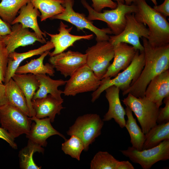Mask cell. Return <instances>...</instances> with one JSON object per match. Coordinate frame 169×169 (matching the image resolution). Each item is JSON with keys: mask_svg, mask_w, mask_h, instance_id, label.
<instances>
[{"mask_svg": "<svg viewBox=\"0 0 169 169\" xmlns=\"http://www.w3.org/2000/svg\"><path fill=\"white\" fill-rule=\"evenodd\" d=\"M63 103L50 94L32 101L35 117L39 119L49 117L52 123L54 121L56 115H60L61 110L64 108L62 106Z\"/></svg>", "mask_w": 169, "mask_h": 169, "instance_id": "obj_20", "label": "cell"}, {"mask_svg": "<svg viewBox=\"0 0 169 169\" xmlns=\"http://www.w3.org/2000/svg\"><path fill=\"white\" fill-rule=\"evenodd\" d=\"M120 151L132 162L140 165L142 169H149L157 162L169 159V140H164L150 149L139 151L129 146Z\"/></svg>", "mask_w": 169, "mask_h": 169, "instance_id": "obj_8", "label": "cell"}, {"mask_svg": "<svg viewBox=\"0 0 169 169\" xmlns=\"http://www.w3.org/2000/svg\"><path fill=\"white\" fill-rule=\"evenodd\" d=\"M49 51H46L39 58L32 59L25 65L19 66L15 73H31L35 75L38 74H48L50 76H54L55 70L53 66L50 63H47L45 64L43 63L45 58L49 54Z\"/></svg>", "mask_w": 169, "mask_h": 169, "instance_id": "obj_25", "label": "cell"}, {"mask_svg": "<svg viewBox=\"0 0 169 169\" xmlns=\"http://www.w3.org/2000/svg\"><path fill=\"white\" fill-rule=\"evenodd\" d=\"M101 81L86 64L66 80L63 94L65 96H74L79 93L94 92L100 86Z\"/></svg>", "mask_w": 169, "mask_h": 169, "instance_id": "obj_12", "label": "cell"}, {"mask_svg": "<svg viewBox=\"0 0 169 169\" xmlns=\"http://www.w3.org/2000/svg\"><path fill=\"white\" fill-rule=\"evenodd\" d=\"M61 149L65 154L79 161L81 154L84 151V146L83 141L79 137L72 135L69 139L65 140L62 143Z\"/></svg>", "mask_w": 169, "mask_h": 169, "instance_id": "obj_33", "label": "cell"}, {"mask_svg": "<svg viewBox=\"0 0 169 169\" xmlns=\"http://www.w3.org/2000/svg\"><path fill=\"white\" fill-rule=\"evenodd\" d=\"M126 19L123 30L117 35L109 36L108 41L113 45L119 43L129 44L140 52L144 51V48L140 39L143 37L148 38L149 34L148 28L136 20L134 13L126 14Z\"/></svg>", "mask_w": 169, "mask_h": 169, "instance_id": "obj_10", "label": "cell"}, {"mask_svg": "<svg viewBox=\"0 0 169 169\" xmlns=\"http://www.w3.org/2000/svg\"><path fill=\"white\" fill-rule=\"evenodd\" d=\"M0 122L2 127L15 138L28 133L32 120L19 109L7 103L0 108Z\"/></svg>", "mask_w": 169, "mask_h": 169, "instance_id": "obj_11", "label": "cell"}, {"mask_svg": "<svg viewBox=\"0 0 169 169\" xmlns=\"http://www.w3.org/2000/svg\"><path fill=\"white\" fill-rule=\"evenodd\" d=\"M134 167L128 161H120L119 169H134Z\"/></svg>", "mask_w": 169, "mask_h": 169, "instance_id": "obj_41", "label": "cell"}, {"mask_svg": "<svg viewBox=\"0 0 169 169\" xmlns=\"http://www.w3.org/2000/svg\"><path fill=\"white\" fill-rule=\"evenodd\" d=\"M49 61L57 71L66 78L86 64V55L70 50L50 57Z\"/></svg>", "mask_w": 169, "mask_h": 169, "instance_id": "obj_13", "label": "cell"}, {"mask_svg": "<svg viewBox=\"0 0 169 169\" xmlns=\"http://www.w3.org/2000/svg\"><path fill=\"white\" fill-rule=\"evenodd\" d=\"M104 121L96 114H87L78 117L67 132L68 135H74L83 141L84 151L88 150L92 144L101 134Z\"/></svg>", "mask_w": 169, "mask_h": 169, "instance_id": "obj_6", "label": "cell"}, {"mask_svg": "<svg viewBox=\"0 0 169 169\" xmlns=\"http://www.w3.org/2000/svg\"><path fill=\"white\" fill-rule=\"evenodd\" d=\"M30 0H1L0 3V17L11 25L21 8Z\"/></svg>", "mask_w": 169, "mask_h": 169, "instance_id": "obj_31", "label": "cell"}, {"mask_svg": "<svg viewBox=\"0 0 169 169\" xmlns=\"http://www.w3.org/2000/svg\"><path fill=\"white\" fill-rule=\"evenodd\" d=\"M152 2L155 5H157V3L156 0H151Z\"/></svg>", "mask_w": 169, "mask_h": 169, "instance_id": "obj_43", "label": "cell"}, {"mask_svg": "<svg viewBox=\"0 0 169 169\" xmlns=\"http://www.w3.org/2000/svg\"><path fill=\"white\" fill-rule=\"evenodd\" d=\"M134 3L137 8L134 13L136 19L148 27L147 39L150 44L154 47L169 44V23L166 17L149 5L146 0H137Z\"/></svg>", "mask_w": 169, "mask_h": 169, "instance_id": "obj_2", "label": "cell"}, {"mask_svg": "<svg viewBox=\"0 0 169 169\" xmlns=\"http://www.w3.org/2000/svg\"><path fill=\"white\" fill-rule=\"evenodd\" d=\"M0 40L5 44L9 54L15 51L20 46L32 44L36 41L42 44L46 43L39 38L34 32L29 31L28 28H23L20 23L13 25L11 32L2 36Z\"/></svg>", "mask_w": 169, "mask_h": 169, "instance_id": "obj_14", "label": "cell"}, {"mask_svg": "<svg viewBox=\"0 0 169 169\" xmlns=\"http://www.w3.org/2000/svg\"><path fill=\"white\" fill-rule=\"evenodd\" d=\"M120 90L118 87L114 85L110 86L105 90V97L109 103V108L102 120L104 121H106L113 119L120 127L123 128L125 124L126 112L120 101Z\"/></svg>", "mask_w": 169, "mask_h": 169, "instance_id": "obj_19", "label": "cell"}, {"mask_svg": "<svg viewBox=\"0 0 169 169\" xmlns=\"http://www.w3.org/2000/svg\"><path fill=\"white\" fill-rule=\"evenodd\" d=\"M169 96V70L157 75L150 81L145 93V96L159 108L164 98Z\"/></svg>", "mask_w": 169, "mask_h": 169, "instance_id": "obj_18", "label": "cell"}, {"mask_svg": "<svg viewBox=\"0 0 169 169\" xmlns=\"http://www.w3.org/2000/svg\"><path fill=\"white\" fill-rule=\"evenodd\" d=\"M11 27L10 24L4 21L0 17V39L2 36L11 32Z\"/></svg>", "mask_w": 169, "mask_h": 169, "instance_id": "obj_39", "label": "cell"}, {"mask_svg": "<svg viewBox=\"0 0 169 169\" xmlns=\"http://www.w3.org/2000/svg\"><path fill=\"white\" fill-rule=\"evenodd\" d=\"M42 146L28 140L27 145L19 152L20 166L23 169H40L35 163L33 158L34 153L38 152L43 153L44 149Z\"/></svg>", "mask_w": 169, "mask_h": 169, "instance_id": "obj_30", "label": "cell"}, {"mask_svg": "<svg viewBox=\"0 0 169 169\" xmlns=\"http://www.w3.org/2000/svg\"><path fill=\"white\" fill-rule=\"evenodd\" d=\"M33 120L28 133L26 137L32 141L43 147L47 146V139L50 136L58 135L66 140L65 136L53 127L50 118L46 117L39 119L35 116L30 117Z\"/></svg>", "mask_w": 169, "mask_h": 169, "instance_id": "obj_17", "label": "cell"}, {"mask_svg": "<svg viewBox=\"0 0 169 169\" xmlns=\"http://www.w3.org/2000/svg\"><path fill=\"white\" fill-rule=\"evenodd\" d=\"M83 6L88 12L87 18L90 21L99 20L105 22L114 35L120 34L124 29L126 22V14L135 13L137 10L135 3L126 5L120 3H117V6L114 9L104 10L103 12L95 11L85 0H81Z\"/></svg>", "mask_w": 169, "mask_h": 169, "instance_id": "obj_4", "label": "cell"}, {"mask_svg": "<svg viewBox=\"0 0 169 169\" xmlns=\"http://www.w3.org/2000/svg\"><path fill=\"white\" fill-rule=\"evenodd\" d=\"M9 53L4 42L0 39V75L4 81Z\"/></svg>", "mask_w": 169, "mask_h": 169, "instance_id": "obj_34", "label": "cell"}, {"mask_svg": "<svg viewBox=\"0 0 169 169\" xmlns=\"http://www.w3.org/2000/svg\"><path fill=\"white\" fill-rule=\"evenodd\" d=\"M54 48L53 44L50 41H48L45 44L37 49L24 53H18L14 51L9 54L4 84L12 78L20 64L24 60L33 56L41 55L45 51L50 50Z\"/></svg>", "mask_w": 169, "mask_h": 169, "instance_id": "obj_22", "label": "cell"}, {"mask_svg": "<svg viewBox=\"0 0 169 169\" xmlns=\"http://www.w3.org/2000/svg\"><path fill=\"white\" fill-rule=\"evenodd\" d=\"M121 101L134 112L145 134L157 124L159 108L145 96L136 97L129 93Z\"/></svg>", "mask_w": 169, "mask_h": 169, "instance_id": "obj_5", "label": "cell"}, {"mask_svg": "<svg viewBox=\"0 0 169 169\" xmlns=\"http://www.w3.org/2000/svg\"><path fill=\"white\" fill-rule=\"evenodd\" d=\"M163 102L165 105L163 108H159L156 120L157 124H161L169 122V96L164 98Z\"/></svg>", "mask_w": 169, "mask_h": 169, "instance_id": "obj_35", "label": "cell"}, {"mask_svg": "<svg viewBox=\"0 0 169 169\" xmlns=\"http://www.w3.org/2000/svg\"><path fill=\"white\" fill-rule=\"evenodd\" d=\"M125 110L127 119L125 121V127L129 134L132 146L138 150H142L146 139L145 134L137 124L130 109L126 106Z\"/></svg>", "mask_w": 169, "mask_h": 169, "instance_id": "obj_27", "label": "cell"}, {"mask_svg": "<svg viewBox=\"0 0 169 169\" xmlns=\"http://www.w3.org/2000/svg\"><path fill=\"white\" fill-rule=\"evenodd\" d=\"M145 135L146 139L142 150L154 147L164 140H169V122L157 124Z\"/></svg>", "mask_w": 169, "mask_h": 169, "instance_id": "obj_29", "label": "cell"}, {"mask_svg": "<svg viewBox=\"0 0 169 169\" xmlns=\"http://www.w3.org/2000/svg\"><path fill=\"white\" fill-rule=\"evenodd\" d=\"M4 84L8 103L18 108L29 117V111L25 96L17 83L11 78Z\"/></svg>", "mask_w": 169, "mask_h": 169, "instance_id": "obj_26", "label": "cell"}, {"mask_svg": "<svg viewBox=\"0 0 169 169\" xmlns=\"http://www.w3.org/2000/svg\"><path fill=\"white\" fill-rule=\"evenodd\" d=\"M120 161L107 151H99L90 163L91 169H119Z\"/></svg>", "mask_w": 169, "mask_h": 169, "instance_id": "obj_32", "label": "cell"}, {"mask_svg": "<svg viewBox=\"0 0 169 169\" xmlns=\"http://www.w3.org/2000/svg\"><path fill=\"white\" fill-rule=\"evenodd\" d=\"M2 82H4V80L3 79L2 77L0 75V83H2Z\"/></svg>", "mask_w": 169, "mask_h": 169, "instance_id": "obj_44", "label": "cell"}, {"mask_svg": "<svg viewBox=\"0 0 169 169\" xmlns=\"http://www.w3.org/2000/svg\"><path fill=\"white\" fill-rule=\"evenodd\" d=\"M63 4L65 8L64 11L61 13L52 17L51 19H57L65 21L74 25L78 31L88 29L93 32L96 36L97 42L108 41L109 36L112 34L109 28L100 29L94 26L92 21L89 20L84 13L75 12L73 9L74 0H64Z\"/></svg>", "mask_w": 169, "mask_h": 169, "instance_id": "obj_7", "label": "cell"}, {"mask_svg": "<svg viewBox=\"0 0 169 169\" xmlns=\"http://www.w3.org/2000/svg\"><path fill=\"white\" fill-rule=\"evenodd\" d=\"M7 103L5 85L0 83V108Z\"/></svg>", "mask_w": 169, "mask_h": 169, "instance_id": "obj_40", "label": "cell"}, {"mask_svg": "<svg viewBox=\"0 0 169 169\" xmlns=\"http://www.w3.org/2000/svg\"><path fill=\"white\" fill-rule=\"evenodd\" d=\"M36 76L40 85L32 100L44 98L50 94L57 100L63 102L64 99L61 96L63 91L59 90L58 88L65 85L66 80L61 79H54L46 74H38Z\"/></svg>", "mask_w": 169, "mask_h": 169, "instance_id": "obj_24", "label": "cell"}, {"mask_svg": "<svg viewBox=\"0 0 169 169\" xmlns=\"http://www.w3.org/2000/svg\"><path fill=\"white\" fill-rule=\"evenodd\" d=\"M117 2V3H120L125 4L126 5H131L135 3L137 0H114Z\"/></svg>", "mask_w": 169, "mask_h": 169, "instance_id": "obj_42", "label": "cell"}, {"mask_svg": "<svg viewBox=\"0 0 169 169\" xmlns=\"http://www.w3.org/2000/svg\"><path fill=\"white\" fill-rule=\"evenodd\" d=\"M86 64L100 79H102L114 56V46L108 41L97 42L85 51Z\"/></svg>", "mask_w": 169, "mask_h": 169, "instance_id": "obj_9", "label": "cell"}, {"mask_svg": "<svg viewBox=\"0 0 169 169\" xmlns=\"http://www.w3.org/2000/svg\"><path fill=\"white\" fill-rule=\"evenodd\" d=\"M153 8L156 11L166 17L169 16V0H164L161 4L155 5Z\"/></svg>", "mask_w": 169, "mask_h": 169, "instance_id": "obj_38", "label": "cell"}, {"mask_svg": "<svg viewBox=\"0 0 169 169\" xmlns=\"http://www.w3.org/2000/svg\"><path fill=\"white\" fill-rule=\"evenodd\" d=\"M141 38L144 48L145 65L135 82L122 92L123 96L130 93L136 97H144L146 89L151 80L169 69V44L154 47L146 38Z\"/></svg>", "mask_w": 169, "mask_h": 169, "instance_id": "obj_1", "label": "cell"}, {"mask_svg": "<svg viewBox=\"0 0 169 169\" xmlns=\"http://www.w3.org/2000/svg\"><path fill=\"white\" fill-rule=\"evenodd\" d=\"M0 138L6 141L12 148H17V144L14 141V138L2 127H0Z\"/></svg>", "mask_w": 169, "mask_h": 169, "instance_id": "obj_37", "label": "cell"}, {"mask_svg": "<svg viewBox=\"0 0 169 169\" xmlns=\"http://www.w3.org/2000/svg\"><path fill=\"white\" fill-rule=\"evenodd\" d=\"M12 78L17 83L23 93L29 112V117L35 116L32 107V101L36 91L39 87V82L35 75L31 73H15Z\"/></svg>", "mask_w": 169, "mask_h": 169, "instance_id": "obj_23", "label": "cell"}, {"mask_svg": "<svg viewBox=\"0 0 169 169\" xmlns=\"http://www.w3.org/2000/svg\"><path fill=\"white\" fill-rule=\"evenodd\" d=\"M68 26L62 21L60 23L58 29L59 33L53 34L46 31L44 32L50 38V41L53 44L54 49L49 55L51 57L64 52L69 47L73 46L77 41L82 39L90 40L93 37V34L79 36L71 34L70 32L73 28L71 27L67 28Z\"/></svg>", "mask_w": 169, "mask_h": 169, "instance_id": "obj_16", "label": "cell"}, {"mask_svg": "<svg viewBox=\"0 0 169 169\" xmlns=\"http://www.w3.org/2000/svg\"><path fill=\"white\" fill-rule=\"evenodd\" d=\"M93 8L96 12H101L105 8L114 9L117 6V3L112 0H91Z\"/></svg>", "mask_w": 169, "mask_h": 169, "instance_id": "obj_36", "label": "cell"}, {"mask_svg": "<svg viewBox=\"0 0 169 169\" xmlns=\"http://www.w3.org/2000/svg\"><path fill=\"white\" fill-rule=\"evenodd\" d=\"M18 13L11 25L20 23L23 28H31L39 38L46 41L44 37H46V34L41 30L38 23L37 18L40 17V13L30 1L21 8Z\"/></svg>", "mask_w": 169, "mask_h": 169, "instance_id": "obj_21", "label": "cell"}, {"mask_svg": "<svg viewBox=\"0 0 169 169\" xmlns=\"http://www.w3.org/2000/svg\"><path fill=\"white\" fill-rule=\"evenodd\" d=\"M113 46V61L102 79L114 77L121 70L126 69L131 63L137 50L132 46L124 43H119Z\"/></svg>", "mask_w": 169, "mask_h": 169, "instance_id": "obj_15", "label": "cell"}, {"mask_svg": "<svg viewBox=\"0 0 169 169\" xmlns=\"http://www.w3.org/2000/svg\"><path fill=\"white\" fill-rule=\"evenodd\" d=\"M145 64L144 51L140 52L137 50L131 63L123 72L119 73L112 79L107 78L101 79L100 86L92 94L91 102H94L103 91L112 85L118 87L122 92L126 90L138 78Z\"/></svg>", "mask_w": 169, "mask_h": 169, "instance_id": "obj_3", "label": "cell"}, {"mask_svg": "<svg viewBox=\"0 0 169 169\" xmlns=\"http://www.w3.org/2000/svg\"><path fill=\"white\" fill-rule=\"evenodd\" d=\"M40 13L41 22L63 12L65 8L63 4L64 0H30Z\"/></svg>", "mask_w": 169, "mask_h": 169, "instance_id": "obj_28", "label": "cell"}]
</instances>
